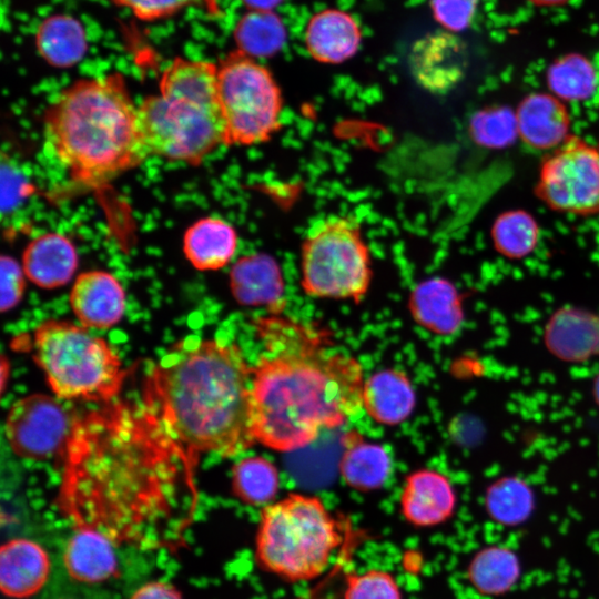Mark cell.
<instances>
[{"label":"cell","mask_w":599,"mask_h":599,"mask_svg":"<svg viewBox=\"0 0 599 599\" xmlns=\"http://www.w3.org/2000/svg\"><path fill=\"white\" fill-rule=\"evenodd\" d=\"M129 599H182V596L172 583L151 580L139 586Z\"/></svg>","instance_id":"cell-37"},{"label":"cell","mask_w":599,"mask_h":599,"mask_svg":"<svg viewBox=\"0 0 599 599\" xmlns=\"http://www.w3.org/2000/svg\"><path fill=\"white\" fill-rule=\"evenodd\" d=\"M52 562L39 542L12 538L0 550V588L4 596L26 599L42 590L50 578Z\"/></svg>","instance_id":"cell-16"},{"label":"cell","mask_w":599,"mask_h":599,"mask_svg":"<svg viewBox=\"0 0 599 599\" xmlns=\"http://www.w3.org/2000/svg\"><path fill=\"white\" fill-rule=\"evenodd\" d=\"M235 229L220 217L207 216L193 223L183 236V252L199 271L225 267L237 250Z\"/></svg>","instance_id":"cell-24"},{"label":"cell","mask_w":599,"mask_h":599,"mask_svg":"<svg viewBox=\"0 0 599 599\" xmlns=\"http://www.w3.org/2000/svg\"><path fill=\"white\" fill-rule=\"evenodd\" d=\"M57 506L72 529L120 549H177L194 520L197 458L142 402L111 400L75 419Z\"/></svg>","instance_id":"cell-1"},{"label":"cell","mask_w":599,"mask_h":599,"mask_svg":"<svg viewBox=\"0 0 599 599\" xmlns=\"http://www.w3.org/2000/svg\"><path fill=\"white\" fill-rule=\"evenodd\" d=\"M45 599H88V598L81 595L80 591L63 590V591H57L48 596Z\"/></svg>","instance_id":"cell-39"},{"label":"cell","mask_w":599,"mask_h":599,"mask_svg":"<svg viewBox=\"0 0 599 599\" xmlns=\"http://www.w3.org/2000/svg\"><path fill=\"white\" fill-rule=\"evenodd\" d=\"M372 275L370 253L356 221L328 215L308 227L301 251V287L307 296L359 303Z\"/></svg>","instance_id":"cell-8"},{"label":"cell","mask_w":599,"mask_h":599,"mask_svg":"<svg viewBox=\"0 0 599 599\" xmlns=\"http://www.w3.org/2000/svg\"><path fill=\"white\" fill-rule=\"evenodd\" d=\"M346 447L338 463V471L344 483L358 491L382 488L393 471V459L387 449L369 443L356 434L346 436Z\"/></svg>","instance_id":"cell-26"},{"label":"cell","mask_w":599,"mask_h":599,"mask_svg":"<svg viewBox=\"0 0 599 599\" xmlns=\"http://www.w3.org/2000/svg\"><path fill=\"white\" fill-rule=\"evenodd\" d=\"M531 1L538 4L551 6V4H559V3L566 2L567 0H531Z\"/></svg>","instance_id":"cell-41"},{"label":"cell","mask_w":599,"mask_h":599,"mask_svg":"<svg viewBox=\"0 0 599 599\" xmlns=\"http://www.w3.org/2000/svg\"><path fill=\"white\" fill-rule=\"evenodd\" d=\"M33 359L61 399L109 403L125 378L119 355L104 338L67 321L47 319L35 327Z\"/></svg>","instance_id":"cell-7"},{"label":"cell","mask_w":599,"mask_h":599,"mask_svg":"<svg viewBox=\"0 0 599 599\" xmlns=\"http://www.w3.org/2000/svg\"><path fill=\"white\" fill-rule=\"evenodd\" d=\"M593 395L597 404L599 405V374L597 375L593 384Z\"/></svg>","instance_id":"cell-42"},{"label":"cell","mask_w":599,"mask_h":599,"mask_svg":"<svg viewBox=\"0 0 599 599\" xmlns=\"http://www.w3.org/2000/svg\"><path fill=\"white\" fill-rule=\"evenodd\" d=\"M515 120L517 132L531 148H557L568 138V113L550 94L532 93L525 98Z\"/></svg>","instance_id":"cell-23"},{"label":"cell","mask_w":599,"mask_h":599,"mask_svg":"<svg viewBox=\"0 0 599 599\" xmlns=\"http://www.w3.org/2000/svg\"><path fill=\"white\" fill-rule=\"evenodd\" d=\"M468 579L481 593L499 595L510 589L519 576V562L505 547L481 549L468 565Z\"/></svg>","instance_id":"cell-29"},{"label":"cell","mask_w":599,"mask_h":599,"mask_svg":"<svg viewBox=\"0 0 599 599\" xmlns=\"http://www.w3.org/2000/svg\"><path fill=\"white\" fill-rule=\"evenodd\" d=\"M231 487L243 504L263 508L272 504L278 493V469L263 456L244 457L233 465Z\"/></svg>","instance_id":"cell-27"},{"label":"cell","mask_w":599,"mask_h":599,"mask_svg":"<svg viewBox=\"0 0 599 599\" xmlns=\"http://www.w3.org/2000/svg\"><path fill=\"white\" fill-rule=\"evenodd\" d=\"M248 10L273 11L282 0H242Z\"/></svg>","instance_id":"cell-38"},{"label":"cell","mask_w":599,"mask_h":599,"mask_svg":"<svg viewBox=\"0 0 599 599\" xmlns=\"http://www.w3.org/2000/svg\"><path fill=\"white\" fill-rule=\"evenodd\" d=\"M120 548L105 536L90 529H72L61 550L67 577L83 586L99 585L115 577Z\"/></svg>","instance_id":"cell-14"},{"label":"cell","mask_w":599,"mask_h":599,"mask_svg":"<svg viewBox=\"0 0 599 599\" xmlns=\"http://www.w3.org/2000/svg\"><path fill=\"white\" fill-rule=\"evenodd\" d=\"M70 306L87 328L106 329L120 322L125 311V291L120 281L105 271H88L74 281Z\"/></svg>","instance_id":"cell-13"},{"label":"cell","mask_w":599,"mask_h":599,"mask_svg":"<svg viewBox=\"0 0 599 599\" xmlns=\"http://www.w3.org/2000/svg\"><path fill=\"white\" fill-rule=\"evenodd\" d=\"M408 308L419 326L436 335L456 333L464 319L460 296L445 278H429L416 285Z\"/></svg>","instance_id":"cell-21"},{"label":"cell","mask_w":599,"mask_h":599,"mask_svg":"<svg viewBox=\"0 0 599 599\" xmlns=\"http://www.w3.org/2000/svg\"><path fill=\"white\" fill-rule=\"evenodd\" d=\"M456 502L453 484L447 476L434 469L409 474L399 497L402 515L415 527H433L447 521Z\"/></svg>","instance_id":"cell-15"},{"label":"cell","mask_w":599,"mask_h":599,"mask_svg":"<svg viewBox=\"0 0 599 599\" xmlns=\"http://www.w3.org/2000/svg\"><path fill=\"white\" fill-rule=\"evenodd\" d=\"M251 373L236 344L189 336L153 366L143 399L194 457H234L256 444L250 426Z\"/></svg>","instance_id":"cell-3"},{"label":"cell","mask_w":599,"mask_h":599,"mask_svg":"<svg viewBox=\"0 0 599 599\" xmlns=\"http://www.w3.org/2000/svg\"><path fill=\"white\" fill-rule=\"evenodd\" d=\"M2 312L14 308L21 301L26 287L22 265L11 256L2 255L0 261Z\"/></svg>","instance_id":"cell-36"},{"label":"cell","mask_w":599,"mask_h":599,"mask_svg":"<svg viewBox=\"0 0 599 599\" xmlns=\"http://www.w3.org/2000/svg\"><path fill=\"white\" fill-rule=\"evenodd\" d=\"M362 30L356 19L339 9L315 13L305 30V44L313 59L338 64L351 59L362 42Z\"/></svg>","instance_id":"cell-18"},{"label":"cell","mask_w":599,"mask_h":599,"mask_svg":"<svg viewBox=\"0 0 599 599\" xmlns=\"http://www.w3.org/2000/svg\"><path fill=\"white\" fill-rule=\"evenodd\" d=\"M27 278L40 288L65 285L78 267V253L63 234L44 233L28 243L21 262Z\"/></svg>","instance_id":"cell-19"},{"label":"cell","mask_w":599,"mask_h":599,"mask_svg":"<svg viewBox=\"0 0 599 599\" xmlns=\"http://www.w3.org/2000/svg\"><path fill=\"white\" fill-rule=\"evenodd\" d=\"M130 10L138 19L154 21L171 17L182 9L196 4H212L213 0H112Z\"/></svg>","instance_id":"cell-35"},{"label":"cell","mask_w":599,"mask_h":599,"mask_svg":"<svg viewBox=\"0 0 599 599\" xmlns=\"http://www.w3.org/2000/svg\"><path fill=\"white\" fill-rule=\"evenodd\" d=\"M237 50L256 59L272 57L285 43L286 30L274 11L248 10L234 29Z\"/></svg>","instance_id":"cell-28"},{"label":"cell","mask_w":599,"mask_h":599,"mask_svg":"<svg viewBox=\"0 0 599 599\" xmlns=\"http://www.w3.org/2000/svg\"><path fill=\"white\" fill-rule=\"evenodd\" d=\"M217 99L224 145H253L270 139L280 128L282 95L272 73L241 51L217 63Z\"/></svg>","instance_id":"cell-9"},{"label":"cell","mask_w":599,"mask_h":599,"mask_svg":"<svg viewBox=\"0 0 599 599\" xmlns=\"http://www.w3.org/2000/svg\"><path fill=\"white\" fill-rule=\"evenodd\" d=\"M34 42L40 57L59 69L74 67L89 49L84 26L68 13H54L43 19L37 28Z\"/></svg>","instance_id":"cell-25"},{"label":"cell","mask_w":599,"mask_h":599,"mask_svg":"<svg viewBox=\"0 0 599 599\" xmlns=\"http://www.w3.org/2000/svg\"><path fill=\"white\" fill-rule=\"evenodd\" d=\"M536 191L552 210L599 213V145L567 138L542 161Z\"/></svg>","instance_id":"cell-10"},{"label":"cell","mask_w":599,"mask_h":599,"mask_svg":"<svg viewBox=\"0 0 599 599\" xmlns=\"http://www.w3.org/2000/svg\"><path fill=\"white\" fill-rule=\"evenodd\" d=\"M9 363L4 356L1 358L0 373H1V392L3 393L7 379L9 377Z\"/></svg>","instance_id":"cell-40"},{"label":"cell","mask_w":599,"mask_h":599,"mask_svg":"<svg viewBox=\"0 0 599 599\" xmlns=\"http://www.w3.org/2000/svg\"><path fill=\"white\" fill-rule=\"evenodd\" d=\"M341 539L338 524L321 498L290 493L261 509L255 558L281 579L308 581L327 568Z\"/></svg>","instance_id":"cell-6"},{"label":"cell","mask_w":599,"mask_h":599,"mask_svg":"<svg viewBox=\"0 0 599 599\" xmlns=\"http://www.w3.org/2000/svg\"><path fill=\"white\" fill-rule=\"evenodd\" d=\"M230 288L243 306L283 311L284 280L277 263L268 255L252 254L238 260L230 272Z\"/></svg>","instance_id":"cell-17"},{"label":"cell","mask_w":599,"mask_h":599,"mask_svg":"<svg viewBox=\"0 0 599 599\" xmlns=\"http://www.w3.org/2000/svg\"><path fill=\"white\" fill-rule=\"evenodd\" d=\"M75 419L53 397L24 396L10 407L4 433L12 451L24 459L63 457Z\"/></svg>","instance_id":"cell-11"},{"label":"cell","mask_w":599,"mask_h":599,"mask_svg":"<svg viewBox=\"0 0 599 599\" xmlns=\"http://www.w3.org/2000/svg\"><path fill=\"white\" fill-rule=\"evenodd\" d=\"M254 325L262 344L250 388L255 443L296 451L361 413L363 365L327 332L282 312L261 316Z\"/></svg>","instance_id":"cell-2"},{"label":"cell","mask_w":599,"mask_h":599,"mask_svg":"<svg viewBox=\"0 0 599 599\" xmlns=\"http://www.w3.org/2000/svg\"><path fill=\"white\" fill-rule=\"evenodd\" d=\"M416 406V393L400 369L384 368L365 379L363 409L375 423L395 426L404 423Z\"/></svg>","instance_id":"cell-20"},{"label":"cell","mask_w":599,"mask_h":599,"mask_svg":"<svg viewBox=\"0 0 599 599\" xmlns=\"http://www.w3.org/2000/svg\"><path fill=\"white\" fill-rule=\"evenodd\" d=\"M486 506L495 520L507 525L518 524L531 511L532 493L519 478L505 477L488 488Z\"/></svg>","instance_id":"cell-30"},{"label":"cell","mask_w":599,"mask_h":599,"mask_svg":"<svg viewBox=\"0 0 599 599\" xmlns=\"http://www.w3.org/2000/svg\"><path fill=\"white\" fill-rule=\"evenodd\" d=\"M550 89L569 100L587 98L595 89L597 75L591 62L582 55L570 54L557 60L549 69Z\"/></svg>","instance_id":"cell-31"},{"label":"cell","mask_w":599,"mask_h":599,"mask_svg":"<svg viewBox=\"0 0 599 599\" xmlns=\"http://www.w3.org/2000/svg\"><path fill=\"white\" fill-rule=\"evenodd\" d=\"M478 0H430L434 18L444 30L457 32L466 29L476 13Z\"/></svg>","instance_id":"cell-34"},{"label":"cell","mask_w":599,"mask_h":599,"mask_svg":"<svg viewBox=\"0 0 599 599\" xmlns=\"http://www.w3.org/2000/svg\"><path fill=\"white\" fill-rule=\"evenodd\" d=\"M150 155L200 164L224 145L217 99V63L175 58L162 72L159 93L139 105Z\"/></svg>","instance_id":"cell-5"},{"label":"cell","mask_w":599,"mask_h":599,"mask_svg":"<svg viewBox=\"0 0 599 599\" xmlns=\"http://www.w3.org/2000/svg\"><path fill=\"white\" fill-rule=\"evenodd\" d=\"M538 237L534 220L522 212H510L500 216L494 226L497 250L509 257H521L530 253Z\"/></svg>","instance_id":"cell-32"},{"label":"cell","mask_w":599,"mask_h":599,"mask_svg":"<svg viewBox=\"0 0 599 599\" xmlns=\"http://www.w3.org/2000/svg\"><path fill=\"white\" fill-rule=\"evenodd\" d=\"M44 135L71 180L87 187L109 183L150 155L139 106L118 72L65 88L45 111Z\"/></svg>","instance_id":"cell-4"},{"label":"cell","mask_w":599,"mask_h":599,"mask_svg":"<svg viewBox=\"0 0 599 599\" xmlns=\"http://www.w3.org/2000/svg\"><path fill=\"white\" fill-rule=\"evenodd\" d=\"M343 599H403L396 578L383 569L348 573Z\"/></svg>","instance_id":"cell-33"},{"label":"cell","mask_w":599,"mask_h":599,"mask_svg":"<svg viewBox=\"0 0 599 599\" xmlns=\"http://www.w3.org/2000/svg\"><path fill=\"white\" fill-rule=\"evenodd\" d=\"M545 343L550 353L567 362H581L599 354V315L564 307L549 319Z\"/></svg>","instance_id":"cell-22"},{"label":"cell","mask_w":599,"mask_h":599,"mask_svg":"<svg viewBox=\"0 0 599 599\" xmlns=\"http://www.w3.org/2000/svg\"><path fill=\"white\" fill-rule=\"evenodd\" d=\"M408 64L417 84L432 93L444 94L465 78L468 52L464 41L454 32H430L414 42Z\"/></svg>","instance_id":"cell-12"}]
</instances>
